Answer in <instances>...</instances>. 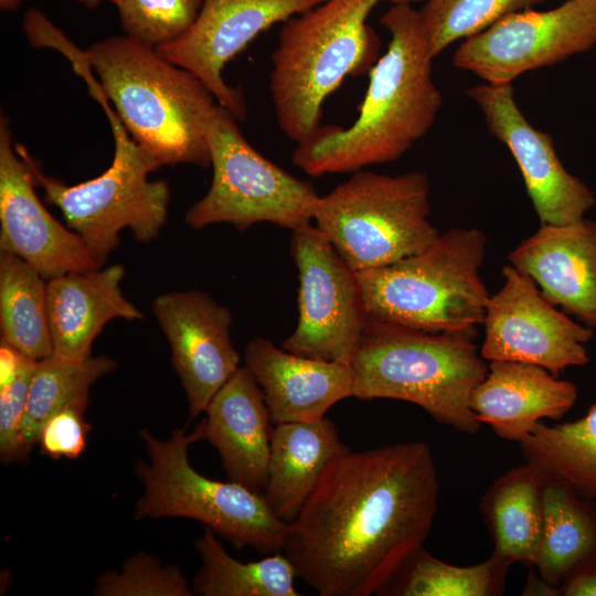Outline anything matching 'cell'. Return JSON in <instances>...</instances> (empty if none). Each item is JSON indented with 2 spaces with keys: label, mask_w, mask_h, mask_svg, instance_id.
<instances>
[{
  "label": "cell",
  "mask_w": 596,
  "mask_h": 596,
  "mask_svg": "<svg viewBox=\"0 0 596 596\" xmlns=\"http://www.w3.org/2000/svg\"><path fill=\"white\" fill-rule=\"evenodd\" d=\"M201 567L192 589L200 596H298L292 562L279 552L254 561L231 556L206 528L194 542Z\"/></svg>",
  "instance_id": "obj_26"
},
{
  "label": "cell",
  "mask_w": 596,
  "mask_h": 596,
  "mask_svg": "<svg viewBox=\"0 0 596 596\" xmlns=\"http://www.w3.org/2000/svg\"><path fill=\"white\" fill-rule=\"evenodd\" d=\"M508 258L552 305L596 329V220L541 225Z\"/></svg>",
  "instance_id": "obj_18"
},
{
  "label": "cell",
  "mask_w": 596,
  "mask_h": 596,
  "mask_svg": "<svg viewBox=\"0 0 596 596\" xmlns=\"http://www.w3.org/2000/svg\"><path fill=\"white\" fill-rule=\"evenodd\" d=\"M102 106L115 136V152L108 169L94 179L70 185L46 175L25 147L15 143L45 201L62 212L100 267L119 246L124 228L138 242L155 240L167 222L170 200L168 183L148 178L162 166L160 160L131 138L108 100Z\"/></svg>",
  "instance_id": "obj_7"
},
{
  "label": "cell",
  "mask_w": 596,
  "mask_h": 596,
  "mask_svg": "<svg viewBox=\"0 0 596 596\" xmlns=\"http://www.w3.org/2000/svg\"><path fill=\"white\" fill-rule=\"evenodd\" d=\"M476 336V327L432 332L366 319L350 361L353 396L406 401L437 423L475 435L481 423L470 395L488 372Z\"/></svg>",
  "instance_id": "obj_4"
},
{
  "label": "cell",
  "mask_w": 596,
  "mask_h": 596,
  "mask_svg": "<svg viewBox=\"0 0 596 596\" xmlns=\"http://www.w3.org/2000/svg\"><path fill=\"white\" fill-rule=\"evenodd\" d=\"M438 498L427 443L348 448L327 465L288 522L283 551L321 596L379 595L423 546Z\"/></svg>",
  "instance_id": "obj_1"
},
{
  "label": "cell",
  "mask_w": 596,
  "mask_h": 596,
  "mask_svg": "<svg viewBox=\"0 0 596 596\" xmlns=\"http://www.w3.org/2000/svg\"><path fill=\"white\" fill-rule=\"evenodd\" d=\"M298 320L281 347L304 356L350 364L366 315L356 273L311 223L292 231Z\"/></svg>",
  "instance_id": "obj_11"
},
{
  "label": "cell",
  "mask_w": 596,
  "mask_h": 596,
  "mask_svg": "<svg viewBox=\"0 0 596 596\" xmlns=\"http://www.w3.org/2000/svg\"><path fill=\"white\" fill-rule=\"evenodd\" d=\"M347 449L329 418L275 424L263 491L272 511L286 522L294 520L327 465Z\"/></svg>",
  "instance_id": "obj_23"
},
{
  "label": "cell",
  "mask_w": 596,
  "mask_h": 596,
  "mask_svg": "<svg viewBox=\"0 0 596 596\" xmlns=\"http://www.w3.org/2000/svg\"><path fill=\"white\" fill-rule=\"evenodd\" d=\"M21 1L22 0H0V8L3 11H14L20 7ZM79 1L86 3L87 6L93 7L102 1H108V2L114 3L115 0H79Z\"/></svg>",
  "instance_id": "obj_38"
},
{
  "label": "cell",
  "mask_w": 596,
  "mask_h": 596,
  "mask_svg": "<svg viewBox=\"0 0 596 596\" xmlns=\"http://www.w3.org/2000/svg\"><path fill=\"white\" fill-rule=\"evenodd\" d=\"M466 94L478 105L490 132L515 159L541 225H563L585 217L596 204L593 191L570 173L549 134L524 117L510 84H481Z\"/></svg>",
  "instance_id": "obj_15"
},
{
  "label": "cell",
  "mask_w": 596,
  "mask_h": 596,
  "mask_svg": "<svg viewBox=\"0 0 596 596\" xmlns=\"http://www.w3.org/2000/svg\"><path fill=\"white\" fill-rule=\"evenodd\" d=\"M244 359L274 424L319 421L354 393V374L348 363L296 354L265 338L251 340Z\"/></svg>",
  "instance_id": "obj_19"
},
{
  "label": "cell",
  "mask_w": 596,
  "mask_h": 596,
  "mask_svg": "<svg viewBox=\"0 0 596 596\" xmlns=\"http://www.w3.org/2000/svg\"><path fill=\"white\" fill-rule=\"evenodd\" d=\"M46 283L25 260L0 251L1 340L36 361L53 354Z\"/></svg>",
  "instance_id": "obj_27"
},
{
  "label": "cell",
  "mask_w": 596,
  "mask_h": 596,
  "mask_svg": "<svg viewBox=\"0 0 596 596\" xmlns=\"http://www.w3.org/2000/svg\"><path fill=\"white\" fill-rule=\"evenodd\" d=\"M512 564L492 554L483 562L460 566L446 563L421 546L379 595L383 596H500Z\"/></svg>",
  "instance_id": "obj_29"
},
{
  "label": "cell",
  "mask_w": 596,
  "mask_h": 596,
  "mask_svg": "<svg viewBox=\"0 0 596 596\" xmlns=\"http://www.w3.org/2000/svg\"><path fill=\"white\" fill-rule=\"evenodd\" d=\"M324 0H203L190 29L156 50L194 74L219 105L236 120L247 114L243 93L231 87L222 71L262 32L301 14Z\"/></svg>",
  "instance_id": "obj_14"
},
{
  "label": "cell",
  "mask_w": 596,
  "mask_h": 596,
  "mask_svg": "<svg viewBox=\"0 0 596 596\" xmlns=\"http://www.w3.org/2000/svg\"><path fill=\"white\" fill-rule=\"evenodd\" d=\"M116 366L107 355L72 360L51 354L38 361L22 423L25 455L38 443L39 432L50 416L70 406L86 407L92 384Z\"/></svg>",
  "instance_id": "obj_30"
},
{
  "label": "cell",
  "mask_w": 596,
  "mask_h": 596,
  "mask_svg": "<svg viewBox=\"0 0 596 596\" xmlns=\"http://www.w3.org/2000/svg\"><path fill=\"white\" fill-rule=\"evenodd\" d=\"M544 0H426L418 10L433 58L457 40L471 38L505 15Z\"/></svg>",
  "instance_id": "obj_31"
},
{
  "label": "cell",
  "mask_w": 596,
  "mask_h": 596,
  "mask_svg": "<svg viewBox=\"0 0 596 596\" xmlns=\"http://www.w3.org/2000/svg\"><path fill=\"white\" fill-rule=\"evenodd\" d=\"M152 313L166 336L172 365L189 402V416L204 413L214 394L240 368L231 310L207 292L188 289L153 298Z\"/></svg>",
  "instance_id": "obj_16"
},
{
  "label": "cell",
  "mask_w": 596,
  "mask_h": 596,
  "mask_svg": "<svg viewBox=\"0 0 596 596\" xmlns=\"http://www.w3.org/2000/svg\"><path fill=\"white\" fill-rule=\"evenodd\" d=\"M149 460L138 461L136 475L143 492L135 519L181 517L204 523L236 547L251 546L263 554L284 549L288 522L278 518L257 493L235 481H219L199 473L189 462L188 448L203 440L200 422L188 434L174 429L161 440L140 432Z\"/></svg>",
  "instance_id": "obj_8"
},
{
  "label": "cell",
  "mask_w": 596,
  "mask_h": 596,
  "mask_svg": "<svg viewBox=\"0 0 596 596\" xmlns=\"http://www.w3.org/2000/svg\"><path fill=\"white\" fill-rule=\"evenodd\" d=\"M83 55L128 134L162 166H211L205 127L217 102L194 74L127 35Z\"/></svg>",
  "instance_id": "obj_3"
},
{
  "label": "cell",
  "mask_w": 596,
  "mask_h": 596,
  "mask_svg": "<svg viewBox=\"0 0 596 596\" xmlns=\"http://www.w3.org/2000/svg\"><path fill=\"white\" fill-rule=\"evenodd\" d=\"M501 274L503 285L487 304L481 356L536 364L556 376L588 363L585 344L593 329L556 309L534 280L511 264Z\"/></svg>",
  "instance_id": "obj_13"
},
{
  "label": "cell",
  "mask_w": 596,
  "mask_h": 596,
  "mask_svg": "<svg viewBox=\"0 0 596 596\" xmlns=\"http://www.w3.org/2000/svg\"><path fill=\"white\" fill-rule=\"evenodd\" d=\"M558 592L562 596H596V551L575 567Z\"/></svg>",
  "instance_id": "obj_36"
},
{
  "label": "cell",
  "mask_w": 596,
  "mask_h": 596,
  "mask_svg": "<svg viewBox=\"0 0 596 596\" xmlns=\"http://www.w3.org/2000/svg\"><path fill=\"white\" fill-rule=\"evenodd\" d=\"M577 387L543 366L507 360L488 363L469 405L501 438L520 441L543 418L560 419L575 404Z\"/></svg>",
  "instance_id": "obj_21"
},
{
  "label": "cell",
  "mask_w": 596,
  "mask_h": 596,
  "mask_svg": "<svg viewBox=\"0 0 596 596\" xmlns=\"http://www.w3.org/2000/svg\"><path fill=\"white\" fill-rule=\"evenodd\" d=\"M204 413L203 440L216 448L228 480L263 493L274 426L264 393L246 365L214 394Z\"/></svg>",
  "instance_id": "obj_20"
},
{
  "label": "cell",
  "mask_w": 596,
  "mask_h": 596,
  "mask_svg": "<svg viewBox=\"0 0 596 596\" xmlns=\"http://www.w3.org/2000/svg\"><path fill=\"white\" fill-rule=\"evenodd\" d=\"M125 267L114 264L71 272L47 279V319L53 354L72 360L91 355L105 324L115 319L139 320L142 312L121 291Z\"/></svg>",
  "instance_id": "obj_22"
},
{
  "label": "cell",
  "mask_w": 596,
  "mask_h": 596,
  "mask_svg": "<svg viewBox=\"0 0 596 596\" xmlns=\"http://www.w3.org/2000/svg\"><path fill=\"white\" fill-rule=\"evenodd\" d=\"M380 23L391 40L369 73L355 120L349 127L320 126L292 152L294 164L311 177L397 160L429 131L443 106L419 11L393 3Z\"/></svg>",
  "instance_id": "obj_2"
},
{
  "label": "cell",
  "mask_w": 596,
  "mask_h": 596,
  "mask_svg": "<svg viewBox=\"0 0 596 596\" xmlns=\"http://www.w3.org/2000/svg\"><path fill=\"white\" fill-rule=\"evenodd\" d=\"M487 236L477 227H451L424 251L356 273L366 318L432 331L475 328L490 295L480 277Z\"/></svg>",
  "instance_id": "obj_6"
},
{
  "label": "cell",
  "mask_w": 596,
  "mask_h": 596,
  "mask_svg": "<svg viewBox=\"0 0 596 596\" xmlns=\"http://www.w3.org/2000/svg\"><path fill=\"white\" fill-rule=\"evenodd\" d=\"M542 500L543 531L535 568L546 583L560 588L596 551V500L544 472Z\"/></svg>",
  "instance_id": "obj_25"
},
{
  "label": "cell",
  "mask_w": 596,
  "mask_h": 596,
  "mask_svg": "<svg viewBox=\"0 0 596 596\" xmlns=\"http://www.w3.org/2000/svg\"><path fill=\"white\" fill-rule=\"evenodd\" d=\"M519 445L525 461L596 500V404L573 422L538 423Z\"/></svg>",
  "instance_id": "obj_28"
},
{
  "label": "cell",
  "mask_w": 596,
  "mask_h": 596,
  "mask_svg": "<svg viewBox=\"0 0 596 596\" xmlns=\"http://www.w3.org/2000/svg\"><path fill=\"white\" fill-rule=\"evenodd\" d=\"M84 406H70L50 416L42 425L38 444L53 459H76L86 448L89 425Z\"/></svg>",
  "instance_id": "obj_35"
},
{
  "label": "cell",
  "mask_w": 596,
  "mask_h": 596,
  "mask_svg": "<svg viewBox=\"0 0 596 596\" xmlns=\"http://www.w3.org/2000/svg\"><path fill=\"white\" fill-rule=\"evenodd\" d=\"M8 120H0V251L14 254L45 279L100 267L82 238L62 225L35 192Z\"/></svg>",
  "instance_id": "obj_17"
},
{
  "label": "cell",
  "mask_w": 596,
  "mask_h": 596,
  "mask_svg": "<svg viewBox=\"0 0 596 596\" xmlns=\"http://www.w3.org/2000/svg\"><path fill=\"white\" fill-rule=\"evenodd\" d=\"M324 0L283 23L272 53L269 92L279 129L296 143L321 126L322 105L345 77L369 74L381 42L368 24L381 2Z\"/></svg>",
  "instance_id": "obj_5"
},
{
  "label": "cell",
  "mask_w": 596,
  "mask_h": 596,
  "mask_svg": "<svg viewBox=\"0 0 596 596\" xmlns=\"http://www.w3.org/2000/svg\"><path fill=\"white\" fill-rule=\"evenodd\" d=\"M203 0H115L125 35L158 47L184 34Z\"/></svg>",
  "instance_id": "obj_32"
},
{
  "label": "cell",
  "mask_w": 596,
  "mask_h": 596,
  "mask_svg": "<svg viewBox=\"0 0 596 596\" xmlns=\"http://www.w3.org/2000/svg\"><path fill=\"white\" fill-rule=\"evenodd\" d=\"M542 486L543 472L525 461L499 476L480 500L493 553L529 570L536 565L542 539Z\"/></svg>",
  "instance_id": "obj_24"
},
{
  "label": "cell",
  "mask_w": 596,
  "mask_h": 596,
  "mask_svg": "<svg viewBox=\"0 0 596 596\" xmlns=\"http://www.w3.org/2000/svg\"><path fill=\"white\" fill-rule=\"evenodd\" d=\"M36 363V360L25 355L15 376L0 385V457L4 462L26 457L22 444V423Z\"/></svg>",
  "instance_id": "obj_34"
},
{
  "label": "cell",
  "mask_w": 596,
  "mask_h": 596,
  "mask_svg": "<svg viewBox=\"0 0 596 596\" xmlns=\"http://www.w3.org/2000/svg\"><path fill=\"white\" fill-rule=\"evenodd\" d=\"M193 589L180 566L162 565L152 555L139 552L125 561L120 572L108 571L96 581L98 596H191Z\"/></svg>",
  "instance_id": "obj_33"
},
{
  "label": "cell",
  "mask_w": 596,
  "mask_h": 596,
  "mask_svg": "<svg viewBox=\"0 0 596 596\" xmlns=\"http://www.w3.org/2000/svg\"><path fill=\"white\" fill-rule=\"evenodd\" d=\"M429 192L422 171L358 170L319 196L315 225L355 273L383 267L424 251L439 234L429 220Z\"/></svg>",
  "instance_id": "obj_9"
},
{
  "label": "cell",
  "mask_w": 596,
  "mask_h": 596,
  "mask_svg": "<svg viewBox=\"0 0 596 596\" xmlns=\"http://www.w3.org/2000/svg\"><path fill=\"white\" fill-rule=\"evenodd\" d=\"M236 121L221 105L212 109L205 127L212 182L184 222L196 230L227 223L240 231L262 222L291 231L310 224L320 196L312 184L256 151Z\"/></svg>",
  "instance_id": "obj_10"
},
{
  "label": "cell",
  "mask_w": 596,
  "mask_h": 596,
  "mask_svg": "<svg viewBox=\"0 0 596 596\" xmlns=\"http://www.w3.org/2000/svg\"><path fill=\"white\" fill-rule=\"evenodd\" d=\"M522 595L557 596L560 592L557 587L546 583L540 575H534L532 570H530V575Z\"/></svg>",
  "instance_id": "obj_37"
},
{
  "label": "cell",
  "mask_w": 596,
  "mask_h": 596,
  "mask_svg": "<svg viewBox=\"0 0 596 596\" xmlns=\"http://www.w3.org/2000/svg\"><path fill=\"white\" fill-rule=\"evenodd\" d=\"M596 44V0H568L557 8L512 12L462 41L454 65L489 84H510Z\"/></svg>",
  "instance_id": "obj_12"
}]
</instances>
